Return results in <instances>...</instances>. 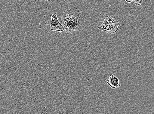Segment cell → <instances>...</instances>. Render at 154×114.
I'll use <instances>...</instances> for the list:
<instances>
[{
    "instance_id": "obj_5",
    "label": "cell",
    "mask_w": 154,
    "mask_h": 114,
    "mask_svg": "<svg viewBox=\"0 0 154 114\" xmlns=\"http://www.w3.org/2000/svg\"><path fill=\"white\" fill-rule=\"evenodd\" d=\"M104 20L107 23L112 25L119 26V21L115 17H112L110 16H107L105 18Z\"/></svg>"
},
{
    "instance_id": "obj_1",
    "label": "cell",
    "mask_w": 154,
    "mask_h": 114,
    "mask_svg": "<svg viewBox=\"0 0 154 114\" xmlns=\"http://www.w3.org/2000/svg\"><path fill=\"white\" fill-rule=\"evenodd\" d=\"M85 20L79 9L74 7L62 13L61 23L66 33L70 35L80 30L85 23Z\"/></svg>"
},
{
    "instance_id": "obj_3",
    "label": "cell",
    "mask_w": 154,
    "mask_h": 114,
    "mask_svg": "<svg viewBox=\"0 0 154 114\" xmlns=\"http://www.w3.org/2000/svg\"><path fill=\"white\" fill-rule=\"evenodd\" d=\"M97 28L100 30L105 32L107 34H113L119 30V26L112 25L104 20L101 25Z\"/></svg>"
},
{
    "instance_id": "obj_2",
    "label": "cell",
    "mask_w": 154,
    "mask_h": 114,
    "mask_svg": "<svg viewBox=\"0 0 154 114\" xmlns=\"http://www.w3.org/2000/svg\"><path fill=\"white\" fill-rule=\"evenodd\" d=\"M51 21L50 28L51 30L53 31L62 32L64 31V28L62 24L59 22L57 14L55 13H52L51 14Z\"/></svg>"
},
{
    "instance_id": "obj_6",
    "label": "cell",
    "mask_w": 154,
    "mask_h": 114,
    "mask_svg": "<svg viewBox=\"0 0 154 114\" xmlns=\"http://www.w3.org/2000/svg\"><path fill=\"white\" fill-rule=\"evenodd\" d=\"M125 1L128 3H131L133 1V0H125Z\"/></svg>"
},
{
    "instance_id": "obj_4",
    "label": "cell",
    "mask_w": 154,
    "mask_h": 114,
    "mask_svg": "<svg viewBox=\"0 0 154 114\" xmlns=\"http://www.w3.org/2000/svg\"><path fill=\"white\" fill-rule=\"evenodd\" d=\"M107 84L111 88L116 89L121 86L119 79L116 76V74L113 73L109 76Z\"/></svg>"
},
{
    "instance_id": "obj_7",
    "label": "cell",
    "mask_w": 154,
    "mask_h": 114,
    "mask_svg": "<svg viewBox=\"0 0 154 114\" xmlns=\"http://www.w3.org/2000/svg\"><path fill=\"white\" fill-rule=\"evenodd\" d=\"M41 1H42L43 2H50L52 1L53 0H41Z\"/></svg>"
}]
</instances>
